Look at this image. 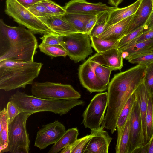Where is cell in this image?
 <instances>
[{"label":"cell","mask_w":153,"mask_h":153,"mask_svg":"<svg viewBox=\"0 0 153 153\" xmlns=\"http://www.w3.org/2000/svg\"><path fill=\"white\" fill-rule=\"evenodd\" d=\"M146 66L138 64L126 71L115 74L108 87V105L101 126L116 130L119 116L128 100L137 88L144 82Z\"/></svg>","instance_id":"6da1fadb"},{"label":"cell","mask_w":153,"mask_h":153,"mask_svg":"<svg viewBox=\"0 0 153 153\" xmlns=\"http://www.w3.org/2000/svg\"><path fill=\"white\" fill-rule=\"evenodd\" d=\"M38 47L34 33L22 26H11L0 20V62H33Z\"/></svg>","instance_id":"7a4b0ae2"},{"label":"cell","mask_w":153,"mask_h":153,"mask_svg":"<svg viewBox=\"0 0 153 153\" xmlns=\"http://www.w3.org/2000/svg\"><path fill=\"white\" fill-rule=\"evenodd\" d=\"M41 62L7 59L0 62V89L6 91L24 88L39 74Z\"/></svg>","instance_id":"3957f363"},{"label":"cell","mask_w":153,"mask_h":153,"mask_svg":"<svg viewBox=\"0 0 153 153\" xmlns=\"http://www.w3.org/2000/svg\"><path fill=\"white\" fill-rule=\"evenodd\" d=\"M18 108L21 112L33 114L49 111L60 115L67 113L72 108L84 105L85 102L78 99L54 100L43 99L17 91L9 98Z\"/></svg>","instance_id":"277c9868"},{"label":"cell","mask_w":153,"mask_h":153,"mask_svg":"<svg viewBox=\"0 0 153 153\" xmlns=\"http://www.w3.org/2000/svg\"><path fill=\"white\" fill-rule=\"evenodd\" d=\"M33 114L22 112L8 124V143L6 152L28 153L30 141L26 128L27 119Z\"/></svg>","instance_id":"5b68a950"},{"label":"cell","mask_w":153,"mask_h":153,"mask_svg":"<svg viewBox=\"0 0 153 153\" xmlns=\"http://www.w3.org/2000/svg\"><path fill=\"white\" fill-rule=\"evenodd\" d=\"M5 12L19 25L34 33H53L47 25L16 0H6Z\"/></svg>","instance_id":"8992f818"},{"label":"cell","mask_w":153,"mask_h":153,"mask_svg":"<svg viewBox=\"0 0 153 153\" xmlns=\"http://www.w3.org/2000/svg\"><path fill=\"white\" fill-rule=\"evenodd\" d=\"M31 92L36 97L48 99H78L81 97L80 94L70 85L48 81L33 82Z\"/></svg>","instance_id":"52a82bcc"},{"label":"cell","mask_w":153,"mask_h":153,"mask_svg":"<svg viewBox=\"0 0 153 153\" xmlns=\"http://www.w3.org/2000/svg\"><path fill=\"white\" fill-rule=\"evenodd\" d=\"M91 41L89 35L79 32L61 36L60 45L70 59L77 63L85 60L93 53Z\"/></svg>","instance_id":"ba28073f"},{"label":"cell","mask_w":153,"mask_h":153,"mask_svg":"<svg viewBox=\"0 0 153 153\" xmlns=\"http://www.w3.org/2000/svg\"><path fill=\"white\" fill-rule=\"evenodd\" d=\"M108 105L107 92L95 95L84 111L82 123L91 130H97L104 120Z\"/></svg>","instance_id":"9c48e42d"},{"label":"cell","mask_w":153,"mask_h":153,"mask_svg":"<svg viewBox=\"0 0 153 153\" xmlns=\"http://www.w3.org/2000/svg\"><path fill=\"white\" fill-rule=\"evenodd\" d=\"M66 131L65 126L58 120L43 125L37 132L34 146L43 149L56 143Z\"/></svg>","instance_id":"30bf717a"},{"label":"cell","mask_w":153,"mask_h":153,"mask_svg":"<svg viewBox=\"0 0 153 153\" xmlns=\"http://www.w3.org/2000/svg\"><path fill=\"white\" fill-rule=\"evenodd\" d=\"M78 76L81 84L90 93H101L108 88L107 85L95 74L88 59L80 65Z\"/></svg>","instance_id":"8fae6325"},{"label":"cell","mask_w":153,"mask_h":153,"mask_svg":"<svg viewBox=\"0 0 153 153\" xmlns=\"http://www.w3.org/2000/svg\"><path fill=\"white\" fill-rule=\"evenodd\" d=\"M66 13L96 15L117 7H109L102 2L92 3L86 0H71L63 7Z\"/></svg>","instance_id":"7c38bea8"},{"label":"cell","mask_w":153,"mask_h":153,"mask_svg":"<svg viewBox=\"0 0 153 153\" xmlns=\"http://www.w3.org/2000/svg\"><path fill=\"white\" fill-rule=\"evenodd\" d=\"M129 120L131 142L128 153H133L145 145L139 107L137 100L133 105Z\"/></svg>","instance_id":"4fadbf2b"},{"label":"cell","mask_w":153,"mask_h":153,"mask_svg":"<svg viewBox=\"0 0 153 153\" xmlns=\"http://www.w3.org/2000/svg\"><path fill=\"white\" fill-rule=\"evenodd\" d=\"M100 127L92 130V136L84 148L83 153H108L112 138L108 132Z\"/></svg>","instance_id":"5bb4252c"},{"label":"cell","mask_w":153,"mask_h":153,"mask_svg":"<svg viewBox=\"0 0 153 153\" xmlns=\"http://www.w3.org/2000/svg\"><path fill=\"white\" fill-rule=\"evenodd\" d=\"M88 59L113 70L121 69L123 66V58L121 53L117 47L105 51L97 52Z\"/></svg>","instance_id":"9a60e30c"},{"label":"cell","mask_w":153,"mask_h":153,"mask_svg":"<svg viewBox=\"0 0 153 153\" xmlns=\"http://www.w3.org/2000/svg\"><path fill=\"white\" fill-rule=\"evenodd\" d=\"M153 9L152 0H141L140 4L133 15L125 35L144 26Z\"/></svg>","instance_id":"2e32d148"},{"label":"cell","mask_w":153,"mask_h":153,"mask_svg":"<svg viewBox=\"0 0 153 153\" xmlns=\"http://www.w3.org/2000/svg\"><path fill=\"white\" fill-rule=\"evenodd\" d=\"M62 16L39 18L47 25L53 33L58 35L65 36L79 33L70 23L63 19Z\"/></svg>","instance_id":"e0dca14e"},{"label":"cell","mask_w":153,"mask_h":153,"mask_svg":"<svg viewBox=\"0 0 153 153\" xmlns=\"http://www.w3.org/2000/svg\"><path fill=\"white\" fill-rule=\"evenodd\" d=\"M133 15L111 25L105 31L97 36L102 39L119 40L125 35Z\"/></svg>","instance_id":"ac0fdd59"},{"label":"cell","mask_w":153,"mask_h":153,"mask_svg":"<svg viewBox=\"0 0 153 153\" xmlns=\"http://www.w3.org/2000/svg\"><path fill=\"white\" fill-rule=\"evenodd\" d=\"M143 82L137 88L134 93L139 107L145 144L146 143V118L149 99L151 94Z\"/></svg>","instance_id":"d6986e66"},{"label":"cell","mask_w":153,"mask_h":153,"mask_svg":"<svg viewBox=\"0 0 153 153\" xmlns=\"http://www.w3.org/2000/svg\"><path fill=\"white\" fill-rule=\"evenodd\" d=\"M153 45V38L143 41L134 42L128 45L118 48L123 58L127 60L131 56L150 51Z\"/></svg>","instance_id":"ffe728a7"},{"label":"cell","mask_w":153,"mask_h":153,"mask_svg":"<svg viewBox=\"0 0 153 153\" xmlns=\"http://www.w3.org/2000/svg\"><path fill=\"white\" fill-rule=\"evenodd\" d=\"M141 0L137 1L127 7L116 9L109 12L108 23L110 25L115 24L133 15L138 8Z\"/></svg>","instance_id":"44dd1931"},{"label":"cell","mask_w":153,"mask_h":153,"mask_svg":"<svg viewBox=\"0 0 153 153\" xmlns=\"http://www.w3.org/2000/svg\"><path fill=\"white\" fill-rule=\"evenodd\" d=\"M79 130L77 128L66 130L59 140L51 147L48 153H57L64 147L73 144L78 139Z\"/></svg>","instance_id":"7402d4cb"},{"label":"cell","mask_w":153,"mask_h":153,"mask_svg":"<svg viewBox=\"0 0 153 153\" xmlns=\"http://www.w3.org/2000/svg\"><path fill=\"white\" fill-rule=\"evenodd\" d=\"M136 100L134 91L129 97L122 109L118 118L116 124L117 137H119L122 132L125 126L129 119L134 103Z\"/></svg>","instance_id":"603a6c76"},{"label":"cell","mask_w":153,"mask_h":153,"mask_svg":"<svg viewBox=\"0 0 153 153\" xmlns=\"http://www.w3.org/2000/svg\"><path fill=\"white\" fill-rule=\"evenodd\" d=\"M95 16L65 13L62 16L63 19L70 23L78 32L85 33L86 22L89 19Z\"/></svg>","instance_id":"cb8c5ba5"},{"label":"cell","mask_w":153,"mask_h":153,"mask_svg":"<svg viewBox=\"0 0 153 153\" xmlns=\"http://www.w3.org/2000/svg\"><path fill=\"white\" fill-rule=\"evenodd\" d=\"M0 153L6 152L8 143V123L6 108L0 112Z\"/></svg>","instance_id":"d4e9b609"},{"label":"cell","mask_w":153,"mask_h":153,"mask_svg":"<svg viewBox=\"0 0 153 153\" xmlns=\"http://www.w3.org/2000/svg\"><path fill=\"white\" fill-rule=\"evenodd\" d=\"M129 119L130 118L126 123L120 136L117 138L115 148L116 153H128L131 142Z\"/></svg>","instance_id":"484cf974"},{"label":"cell","mask_w":153,"mask_h":153,"mask_svg":"<svg viewBox=\"0 0 153 153\" xmlns=\"http://www.w3.org/2000/svg\"><path fill=\"white\" fill-rule=\"evenodd\" d=\"M91 44L97 53L117 48L119 40L102 39L97 36L90 37Z\"/></svg>","instance_id":"4316f807"},{"label":"cell","mask_w":153,"mask_h":153,"mask_svg":"<svg viewBox=\"0 0 153 153\" xmlns=\"http://www.w3.org/2000/svg\"><path fill=\"white\" fill-rule=\"evenodd\" d=\"M109 12L106 11L99 14L97 21L89 34L90 37L100 35L111 25L108 23Z\"/></svg>","instance_id":"83f0119b"},{"label":"cell","mask_w":153,"mask_h":153,"mask_svg":"<svg viewBox=\"0 0 153 153\" xmlns=\"http://www.w3.org/2000/svg\"><path fill=\"white\" fill-rule=\"evenodd\" d=\"M146 143L153 134V96H150L146 118Z\"/></svg>","instance_id":"f1b7e54d"},{"label":"cell","mask_w":153,"mask_h":153,"mask_svg":"<svg viewBox=\"0 0 153 153\" xmlns=\"http://www.w3.org/2000/svg\"><path fill=\"white\" fill-rule=\"evenodd\" d=\"M90 61L96 75L108 85L109 83L111 72L113 70L108 67L99 64L94 62L90 60Z\"/></svg>","instance_id":"f546056e"},{"label":"cell","mask_w":153,"mask_h":153,"mask_svg":"<svg viewBox=\"0 0 153 153\" xmlns=\"http://www.w3.org/2000/svg\"><path fill=\"white\" fill-rule=\"evenodd\" d=\"M38 48L41 52L51 56L65 57L68 55L66 51L60 46L46 45L41 43Z\"/></svg>","instance_id":"4dcf8cb0"},{"label":"cell","mask_w":153,"mask_h":153,"mask_svg":"<svg viewBox=\"0 0 153 153\" xmlns=\"http://www.w3.org/2000/svg\"><path fill=\"white\" fill-rule=\"evenodd\" d=\"M128 60L131 63L147 65L153 62V51L150 50L133 55Z\"/></svg>","instance_id":"1f68e13d"},{"label":"cell","mask_w":153,"mask_h":153,"mask_svg":"<svg viewBox=\"0 0 153 153\" xmlns=\"http://www.w3.org/2000/svg\"><path fill=\"white\" fill-rule=\"evenodd\" d=\"M144 26L124 35L119 41L117 48H120L127 46L136 41L137 38L143 32Z\"/></svg>","instance_id":"d6a6232c"},{"label":"cell","mask_w":153,"mask_h":153,"mask_svg":"<svg viewBox=\"0 0 153 153\" xmlns=\"http://www.w3.org/2000/svg\"><path fill=\"white\" fill-rule=\"evenodd\" d=\"M41 2L52 16L62 15L66 13L63 7L51 0H42Z\"/></svg>","instance_id":"836d02e7"},{"label":"cell","mask_w":153,"mask_h":153,"mask_svg":"<svg viewBox=\"0 0 153 153\" xmlns=\"http://www.w3.org/2000/svg\"><path fill=\"white\" fill-rule=\"evenodd\" d=\"M28 9L39 18L52 16L41 1L34 4L29 8Z\"/></svg>","instance_id":"e575fe53"},{"label":"cell","mask_w":153,"mask_h":153,"mask_svg":"<svg viewBox=\"0 0 153 153\" xmlns=\"http://www.w3.org/2000/svg\"><path fill=\"white\" fill-rule=\"evenodd\" d=\"M143 82L147 89L153 96V62L146 65Z\"/></svg>","instance_id":"d590c367"},{"label":"cell","mask_w":153,"mask_h":153,"mask_svg":"<svg viewBox=\"0 0 153 153\" xmlns=\"http://www.w3.org/2000/svg\"><path fill=\"white\" fill-rule=\"evenodd\" d=\"M92 136V134L87 135L81 138L77 139L71 145V153H82L85 146Z\"/></svg>","instance_id":"8d00e7d4"},{"label":"cell","mask_w":153,"mask_h":153,"mask_svg":"<svg viewBox=\"0 0 153 153\" xmlns=\"http://www.w3.org/2000/svg\"><path fill=\"white\" fill-rule=\"evenodd\" d=\"M61 36L53 33L44 34L40 38L42 43L46 45L61 46Z\"/></svg>","instance_id":"74e56055"},{"label":"cell","mask_w":153,"mask_h":153,"mask_svg":"<svg viewBox=\"0 0 153 153\" xmlns=\"http://www.w3.org/2000/svg\"><path fill=\"white\" fill-rule=\"evenodd\" d=\"M6 109L9 124L21 112L17 106L10 101L7 103Z\"/></svg>","instance_id":"f35d334b"},{"label":"cell","mask_w":153,"mask_h":153,"mask_svg":"<svg viewBox=\"0 0 153 153\" xmlns=\"http://www.w3.org/2000/svg\"><path fill=\"white\" fill-rule=\"evenodd\" d=\"M99 14L88 21L85 25V33L89 34L97 21Z\"/></svg>","instance_id":"ab89813d"},{"label":"cell","mask_w":153,"mask_h":153,"mask_svg":"<svg viewBox=\"0 0 153 153\" xmlns=\"http://www.w3.org/2000/svg\"><path fill=\"white\" fill-rule=\"evenodd\" d=\"M153 38V29L143 32L136 39V42H139Z\"/></svg>","instance_id":"60d3db41"},{"label":"cell","mask_w":153,"mask_h":153,"mask_svg":"<svg viewBox=\"0 0 153 153\" xmlns=\"http://www.w3.org/2000/svg\"><path fill=\"white\" fill-rule=\"evenodd\" d=\"M22 6L27 9L34 4L41 2L42 0H16Z\"/></svg>","instance_id":"b9f144b4"},{"label":"cell","mask_w":153,"mask_h":153,"mask_svg":"<svg viewBox=\"0 0 153 153\" xmlns=\"http://www.w3.org/2000/svg\"><path fill=\"white\" fill-rule=\"evenodd\" d=\"M153 29V9L146 23L144 26L143 32Z\"/></svg>","instance_id":"7bdbcfd3"},{"label":"cell","mask_w":153,"mask_h":153,"mask_svg":"<svg viewBox=\"0 0 153 153\" xmlns=\"http://www.w3.org/2000/svg\"><path fill=\"white\" fill-rule=\"evenodd\" d=\"M147 143L148 145L147 153H153V134Z\"/></svg>","instance_id":"ee69618b"},{"label":"cell","mask_w":153,"mask_h":153,"mask_svg":"<svg viewBox=\"0 0 153 153\" xmlns=\"http://www.w3.org/2000/svg\"><path fill=\"white\" fill-rule=\"evenodd\" d=\"M71 145H68L64 147L60 152V153H71Z\"/></svg>","instance_id":"f6af8a7d"},{"label":"cell","mask_w":153,"mask_h":153,"mask_svg":"<svg viewBox=\"0 0 153 153\" xmlns=\"http://www.w3.org/2000/svg\"><path fill=\"white\" fill-rule=\"evenodd\" d=\"M123 1V0H108L109 3L115 7H117Z\"/></svg>","instance_id":"bcb514c9"},{"label":"cell","mask_w":153,"mask_h":153,"mask_svg":"<svg viewBox=\"0 0 153 153\" xmlns=\"http://www.w3.org/2000/svg\"><path fill=\"white\" fill-rule=\"evenodd\" d=\"M152 3H153V0H152Z\"/></svg>","instance_id":"7dc6e473"}]
</instances>
